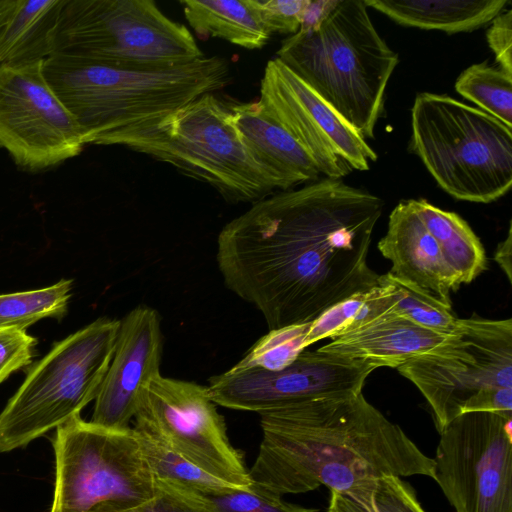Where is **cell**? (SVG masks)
Masks as SVG:
<instances>
[{"label":"cell","mask_w":512,"mask_h":512,"mask_svg":"<svg viewBox=\"0 0 512 512\" xmlns=\"http://www.w3.org/2000/svg\"><path fill=\"white\" fill-rule=\"evenodd\" d=\"M262 440L249 476L283 496L324 485L346 492L383 475L435 478L433 458L363 393L328 396L262 412Z\"/></svg>","instance_id":"2"},{"label":"cell","mask_w":512,"mask_h":512,"mask_svg":"<svg viewBox=\"0 0 512 512\" xmlns=\"http://www.w3.org/2000/svg\"><path fill=\"white\" fill-rule=\"evenodd\" d=\"M258 101L299 142L325 178L369 170L378 158L366 140L277 57L265 66Z\"/></svg>","instance_id":"14"},{"label":"cell","mask_w":512,"mask_h":512,"mask_svg":"<svg viewBox=\"0 0 512 512\" xmlns=\"http://www.w3.org/2000/svg\"><path fill=\"white\" fill-rule=\"evenodd\" d=\"M202 499L206 512H318L315 508L287 502L282 496L254 483L247 488L202 495Z\"/></svg>","instance_id":"30"},{"label":"cell","mask_w":512,"mask_h":512,"mask_svg":"<svg viewBox=\"0 0 512 512\" xmlns=\"http://www.w3.org/2000/svg\"><path fill=\"white\" fill-rule=\"evenodd\" d=\"M50 512H120L154 497L158 485L131 427L77 416L56 429Z\"/></svg>","instance_id":"10"},{"label":"cell","mask_w":512,"mask_h":512,"mask_svg":"<svg viewBox=\"0 0 512 512\" xmlns=\"http://www.w3.org/2000/svg\"><path fill=\"white\" fill-rule=\"evenodd\" d=\"M412 202L460 285L469 284L487 269L483 245L463 218L434 206L426 199H412Z\"/></svg>","instance_id":"23"},{"label":"cell","mask_w":512,"mask_h":512,"mask_svg":"<svg viewBox=\"0 0 512 512\" xmlns=\"http://www.w3.org/2000/svg\"><path fill=\"white\" fill-rule=\"evenodd\" d=\"M120 320L101 317L55 343L0 412V452L26 447L95 400L111 362Z\"/></svg>","instance_id":"8"},{"label":"cell","mask_w":512,"mask_h":512,"mask_svg":"<svg viewBox=\"0 0 512 512\" xmlns=\"http://www.w3.org/2000/svg\"><path fill=\"white\" fill-rule=\"evenodd\" d=\"M382 277L390 286L391 315L444 334H451L456 330L459 318L452 311L451 305L389 272Z\"/></svg>","instance_id":"28"},{"label":"cell","mask_w":512,"mask_h":512,"mask_svg":"<svg viewBox=\"0 0 512 512\" xmlns=\"http://www.w3.org/2000/svg\"><path fill=\"white\" fill-rule=\"evenodd\" d=\"M410 151L457 200L490 203L511 189L512 128L451 96L416 95Z\"/></svg>","instance_id":"6"},{"label":"cell","mask_w":512,"mask_h":512,"mask_svg":"<svg viewBox=\"0 0 512 512\" xmlns=\"http://www.w3.org/2000/svg\"><path fill=\"white\" fill-rule=\"evenodd\" d=\"M397 369L428 402L439 433L464 413L512 416V319L459 318L446 342Z\"/></svg>","instance_id":"7"},{"label":"cell","mask_w":512,"mask_h":512,"mask_svg":"<svg viewBox=\"0 0 512 512\" xmlns=\"http://www.w3.org/2000/svg\"><path fill=\"white\" fill-rule=\"evenodd\" d=\"M340 0H309L302 16L299 31L317 29L336 8Z\"/></svg>","instance_id":"36"},{"label":"cell","mask_w":512,"mask_h":512,"mask_svg":"<svg viewBox=\"0 0 512 512\" xmlns=\"http://www.w3.org/2000/svg\"><path fill=\"white\" fill-rule=\"evenodd\" d=\"M163 342L156 309L139 305L120 320L114 353L94 400L92 423L129 427L144 388L160 375Z\"/></svg>","instance_id":"16"},{"label":"cell","mask_w":512,"mask_h":512,"mask_svg":"<svg viewBox=\"0 0 512 512\" xmlns=\"http://www.w3.org/2000/svg\"><path fill=\"white\" fill-rule=\"evenodd\" d=\"M378 249L392 263L390 274L451 305L450 294L457 291L460 284L446 265L412 199L400 201L391 211L387 232L378 242Z\"/></svg>","instance_id":"17"},{"label":"cell","mask_w":512,"mask_h":512,"mask_svg":"<svg viewBox=\"0 0 512 512\" xmlns=\"http://www.w3.org/2000/svg\"><path fill=\"white\" fill-rule=\"evenodd\" d=\"M369 291L356 294L307 322L306 347L319 340L331 339L354 329L359 310Z\"/></svg>","instance_id":"31"},{"label":"cell","mask_w":512,"mask_h":512,"mask_svg":"<svg viewBox=\"0 0 512 512\" xmlns=\"http://www.w3.org/2000/svg\"><path fill=\"white\" fill-rule=\"evenodd\" d=\"M392 21L406 27L447 34L472 32L490 23L509 0H364Z\"/></svg>","instance_id":"20"},{"label":"cell","mask_w":512,"mask_h":512,"mask_svg":"<svg viewBox=\"0 0 512 512\" xmlns=\"http://www.w3.org/2000/svg\"><path fill=\"white\" fill-rule=\"evenodd\" d=\"M453 333H440L408 319L389 315L331 338L318 350L359 360L376 369L398 368L434 350Z\"/></svg>","instance_id":"19"},{"label":"cell","mask_w":512,"mask_h":512,"mask_svg":"<svg viewBox=\"0 0 512 512\" xmlns=\"http://www.w3.org/2000/svg\"><path fill=\"white\" fill-rule=\"evenodd\" d=\"M73 281L61 279L41 289L0 294V329L25 330L44 318H62Z\"/></svg>","instance_id":"26"},{"label":"cell","mask_w":512,"mask_h":512,"mask_svg":"<svg viewBox=\"0 0 512 512\" xmlns=\"http://www.w3.org/2000/svg\"><path fill=\"white\" fill-rule=\"evenodd\" d=\"M435 478L456 512H512V416L469 412L440 433Z\"/></svg>","instance_id":"12"},{"label":"cell","mask_w":512,"mask_h":512,"mask_svg":"<svg viewBox=\"0 0 512 512\" xmlns=\"http://www.w3.org/2000/svg\"><path fill=\"white\" fill-rule=\"evenodd\" d=\"M134 418L133 428L210 475L239 488L252 484L243 453L230 442L207 386L160 374L144 388Z\"/></svg>","instance_id":"11"},{"label":"cell","mask_w":512,"mask_h":512,"mask_svg":"<svg viewBox=\"0 0 512 512\" xmlns=\"http://www.w3.org/2000/svg\"><path fill=\"white\" fill-rule=\"evenodd\" d=\"M37 339L17 329H0V383L31 363Z\"/></svg>","instance_id":"34"},{"label":"cell","mask_w":512,"mask_h":512,"mask_svg":"<svg viewBox=\"0 0 512 512\" xmlns=\"http://www.w3.org/2000/svg\"><path fill=\"white\" fill-rule=\"evenodd\" d=\"M309 0H250L262 24L272 35L296 34Z\"/></svg>","instance_id":"32"},{"label":"cell","mask_w":512,"mask_h":512,"mask_svg":"<svg viewBox=\"0 0 512 512\" xmlns=\"http://www.w3.org/2000/svg\"><path fill=\"white\" fill-rule=\"evenodd\" d=\"M307 323L269 330L257 340L232 370L260 368L276 371L291 364L305 350Z\"/></svg>","instance_id":"29"},{"label":"cell","mask_w":512,"mask_h":512,"mask_svg":"<svg viewBox=\"0 0 512 512\" xmlns=\"http://www.w3.org/2000/svg\"><path fill=\"white\" fill-rule=\"evenodd\" d=\"M326 512H426L412 486L401 477L383 475L340 493L330 491Z\"/></svg>","instance_id":"24"},{"label":"cell","mask_w":512,"mask_h":512,"mask_svg":"<svg viewBox=\"0 0 512 512\" xmlns=\"http://www.w3.org/2000/svg\"><path fill=\"white\" fill-rule=\"evenodd\" d=\"M157 485L154 497L120 512H206L202 495L161 481Z\"/></svg>","instance_id":"33"},{"label":"cell","mask_w":512,"mask_h":512,"mask_svg":"<svg viewBox=\"0 0 512 512\" xmlns=\"http://www.w3.org/2000/svg\"><path fill=\"white\" fill-rule=\"evenodd\" d=\"M455 90L512 128V75L486 62L472 64L458 76Z\"/></svg>","instance_id":"27"},{"label":"cell","mask_w":512,"mask_h":512,"mask_svg":"<svg viewBox=\"0 0 512 512\" xmlns=\"http://www.w3.org/2000/svg\"><path fill=\"white\" fill-rule=\"evenodd\" d=\"M490 23L486 32L489 48L498 67L512 75V10H503Z\"/></svg>","instance_id":"35"},{"label":"cell","mask_w":512,"mask_h":512,"mask_svg":"<svg viewBox=\"0 0 512 512\" xmlns=\"http://www.w3.org/2000/svg\"><path fill=\"white\" fill-rule=\"evenodd\" d=\"M188 24L202 38L217 37L245 49H261L271 34L250 0H181Z\"/></svg>","instance_id":"22"},{"label":"cell","mask_w":512,"mask_h":512,"mask_svg":"<svg viewBox=\"0 0 512 512\" xmlns=\"http://www.w3.org/2000/svg\"><path fill=\"white\" fill-rule=\"evenodd\" d=\"M53 54L137 68L177 66L204 56L189 30L152 0H64Z\"/></svg>","instance_id":"9"},{"label":"cell","mask_w":512,"mask_h":512,"mask_svg":"<svg viewBox=\"0 0 512 512\" xmlns=\"http://www.w3.org/2000/svg\"><path fill=\"white\" fill-rule=\"evenodd\" d=\"M367 8L364 0H340L317 29L289 36L276 52L365 140L374 138L386 87L399 61Z\"/></svg>","instance_id":"4"},{"label":"cell","mask_w":512,"mask_h":512,"mask_svg":"<svg viewBox=\"0 0 512 512\" xmlns=\"http://www.w3.org/2000/svg\"><path fill=\"white\" fill-rule=\"evenodd\" d=\"M384 205L330 178L253 203L218 235L225 286L253 305L269 330L316 319L379 285L367 257Z\"/></svg>","instance_id":"1"},{"label":"cell","mask_w":512,"mask_h":512,"mask_svg":"<svg viewBox=\"0 0 512 512\" xmlns=\"http://www.w3.org/2000/svg\"><path fill=\"white\" fill-rule=\"evenodd\" d=\"M512 225L509 222L506 238L501 241L495 250L494 260L506 275L509 283H512Z\"/></svg>","instance_id":"37"},{"label":"cell","mask_w":512,"mask_h":512,"mask_svg":"<svg viewBox=\"0 0 512 512\" xmlns=\"http://www.w3.org/2000/svg\"><path fill=\"white\" fill-rule=\"evenodd\" d=\"M43 63L0 64V147L30 171L73 158L85 145L78 123L46 80Z\"/></svg>","instance_id":"13"},{"label":"cell","mask_w":512,"mask_h":512,"mask_svg":"<svg viewBox=\"0 0 512 512\" xmlns=\"http://www.w3.org/2000/svg\"><path fill=\"white\" fill-rule=\"evenodd\" d=\"M49 85L73 115L86 144L169 113L226 87L229 63L220 56L162 68L100 64L53 54L43 63Z\"/></svg>","instance_id":"3"},{"label":"cell","mask_w":512,"mask_h":512,"mask_svg":"<svg viewBox=\"0 0 512 512\" xmlns=\"http://www.w3.org/2000/svg\"><path fill=\"white\" fill-rule=\"evenodd\" d=\"M133 429L144 458L157 481L200 495H212L239 488L210 475L149 434Z\"/></svg>","instance_id":"25"},{"label":"cell","mask_w":512,"mask_h":512,"mask_svg":"<svg viewBox=\"0 0 512 512\" xmlns=\"http://www.w3.org/2000/svg\"><path fill=\"white\" fill-rule=\"evenodd\" d=\"M64 0H18L0 27V64L45 60L53 53Z\"/></svg>","instance_id":"21"},{"label":"cell","mask_w":512,"mask_h":512,"mask_svg":"<svg viewBox=\"0 0 512 512\" xmlns=\"http://www.w3.org/2000/svg\"><path fill=\"white\" fill-rule=\"evenodd\" d=\"M212 186L227 202H257L276 183L244 145L228 105L206 93L160 117L107 137Z\"/></svg>","instance_id":"5"},{"label":"cell","mask_w":512,"mask_h":512,"mask_svg":"<svg viewBox=\"0 0 512 512\" xmlns=\"http://www.w3.org/2000/svg\"><path fill=\"white\" fill-rule=\"evenodd\" d=\"M375 369L359 360L305 349L283 369H229L211 377L207 387L216 405L260 414L311 399L360 393Z\"/></svg>","instance_id":"15"},{"label":"cell","mask_w":512,"mask_h":512,"mask_svg":"<svg viewBox=\"0 0 512 512\" xmlns=\"http://www.w3.org/2000/svg\"><path fill=\"white\" fill-rule=\"evenodd\" d=\"M228 108L244 145L277 189L285 191L319 179L321 173L309 154L259 101Z\"/></svg>","instance_id":"18"}]
</instances>
